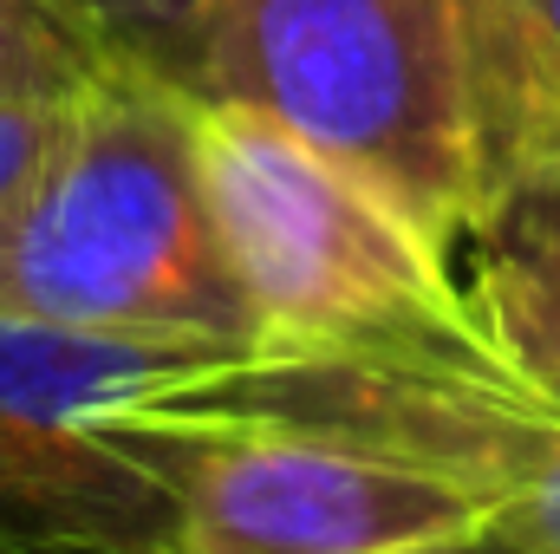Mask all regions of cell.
<instances>
[{"mask_svg":"<svg viewBox=\"0 0 560 554\" xmlns=\"http://www.w3.org/2000/svg\"><path fill=\"white\" fill-rule=\"evenodd\" d=\"M0 320L255 339L196 170V99L176 79L118 53L85 79L59 157L0 216Z\"/></svg>","mask_w":560,"mask_h":554,"instance_id":"obj_1","label":"cell"},{"mask_svg":"<svg viewBox=\"0 0 560 554\" xmlns=\"http://www.w3.org/2000/svg\"><path fill=\"white\" fill-rule=\"evenodd\" d=\"M176 85L287 125L450 255L489 203L456 0H202Z\"/></svg>","mask_w":560,"mask_h":554,"instance_id":"obj_2","label":"cell"},{"mask_svg":"<svg viewBox=\"0 0 560 554\" xmlns=\"http://www.w3.org/2000/svg\"><path fill=\"white\" fill-rule=\"evenodd\" d=\"M196 170L261 346L502 366L456 255L326 150L248 105L196 99Z\"/></svg>","mask_w":560,"mask_h":554,"instance_id":"obj_3","label":"cell"},{"mask_svg":"<svg viewBox=\"0 0 560 554\" xmlns=\"http://www.w3.org/2000/svg\"><path fill=\"white\" fill-rule=\"evenodd\" d=\"M131 424H275L339 437L463 483L502 535L560 554V405L495 359L293 353L248 339L138 392L105 437Z\"/></svg>","mask_w":560,"mask_h":554,"instance_id":"obj_4","label":"cell"},{"mask_svg":"<svg viewBox=\"0 0 560 554\" xmlns=\"http://www.w3.org/2000/svg\"><path fill=\"white\" fill-rule=\"evenodd\" d=\"M170 489V554H405L489 522L463 483L275 424H131Z\"/></svg>","mask_w":560,"mask_h":554,"instance_id":"obj_5","label":"cell"},{"mask_svg":"<svg viewBox=\"0 0 560 554\" xmlns=\"http://www.w3.org/2000/svg\"><path fill=\"white\" fill-rule=\"evenodd\" d=\"M0 554H170V489L125 437L0 405Z\"/></svg>","mask_w":560,"mask_h":554,"instance_id":"obj_6","label":"cell"},{"mask_svg":"<svg viewBox=\"0 0 560 554\" xmlns=\"http://www.w3.org/2000/svg\"><path fill=\"white\" fill-rule=\"evenodd\" d=\"M463 255L489 346L522 385L560 405V157L522 163L489 189Z\"/></svg>","mask_w":560,"mask_h":554,"instance_id":"obj_7","label":"cell"},{"mask_svg":"<svg viewBox=\"0 0 560 554\" xmlns=\"http://www.w3.org/2000/svg\"><path fill=\"white\" fill-rule=\"evenodd\" d=\"M489 189L560 157V0H456Z\"/></svg>","mask_w":560,"mask_h":554,"instance_id":"obj_8","label":"cell"},{"mask_svg":"<svg viewBox=\"0 0 560 554\" xmlns=\"http://www.w3.org/2000/svg\"><path fill=\"white\" fill-rule=\"evenodd\" d=\"M105 66V39L52 0H0V99L79 92Z\"/></svg>","mask_w":560,"mask_h":554,"instance_id":"obj_9","label":"cell"},{"mask_svg":"<svg viewBox=\"0 0 560 554\" xmlns=\"http://www.w3.org/2000/svg\"><path fill=\"white\" fill-rule=\"evenodd\" d=\"M79 92H7L0 99V216L59 157V143L72 131V112H79Z\"/></svg>","mask_w":560,"mask_h":554,"instance_id":"obj_10","label":"cell"},{"mask_svg":"<svg viewBox=\"0 0 560 554\" xmlns=\"http://www.w3.org/2000/svg\"><path fill=\"white\" fill-rule=\"evenodd\" d=\"M85 13H92L105 53L138 59V66H156L163 79H176L202 0H85Z\"/></svg>","mask_w":560,"mask_h":554,"instance_id":"obj_11","label":"cell"},{"mask_svg":"<svg viewBox=\"0 0 560 554\" xmlns=\"http://www.w3.org/2000/svg\"><path fill=\"white\" fill-rule=\"evenodd\" d=\"M405 554H541V549L502 535L495 522H476V529H463V535H443V542H423V549H405Z\"/></svg>","mask_w":560,"mask_h":554,"instance_id":"obj_12","label":"cell"},{"mask_svg":"<svg viewBox=\"0 0 560 554\" xmlns=\"http://www.w3.org/2000/svg\"><path fill=\"white\" fill-rule=\"evenodd\" d=\"M52 7H66L72 20H85V26H92V13H85V0H52ZM92 33H98V26H92Z\"/></svg>","mask_w":560,"mask_h":554,"instance_id":"obj_13","label":"cell"}]
</instances>
